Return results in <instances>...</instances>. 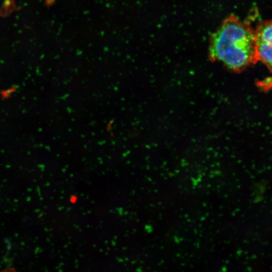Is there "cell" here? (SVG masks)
Here are the masks:
<instances>
[{"instance_id":"6da1fadb","label":"cell","mask_w":272,"mask_h":272,"mask_svg":"<svg viewBox=\"0 0 272 272\" xmlns=\"http://www.w3.org/2000/svg\"><path fill=\"white\" fill-rule=\"evenodd\" d=\"M210 57L239 72L258 61L254 29L235 16L226 18L213 35Z\"/></svg>"},{"instance_id":"7a4b0ae2","label":"cell","mask_w":272,"mask_h":272,"mask_svg":"<svg viewBox=\"0 0 272 272\" xmlns=\"http://www.w3.org/2000/svg\"><path fill=\"white\" fill-rule=\"evenodd\" d=\"M254 32L258 61L272 71V19L259 22Z\"/></svg>"}]
</instances>
